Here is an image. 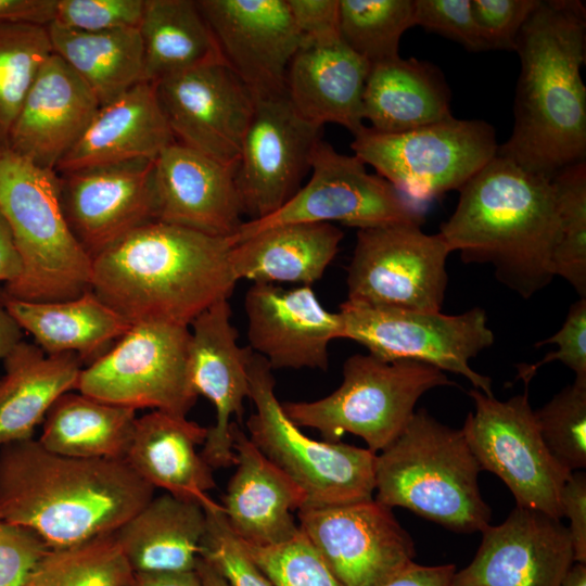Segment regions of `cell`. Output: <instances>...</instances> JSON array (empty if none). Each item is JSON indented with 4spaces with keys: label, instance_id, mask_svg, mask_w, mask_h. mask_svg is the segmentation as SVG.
<instances>
[{
    "label": "cell",
    "instance_id": "e0dca14e",
    "mask_svg": "<svg viewBox=\"0 0 586 586\" xmlns=\"http://www.w3.org/2000/svg\"><path fill=\"white\" fill-rule=\"evenodd\" d=\"M154 84L177 142L219 162L238 163L256 100L224 60Z\"/></svg>",
    "mask_w": 586,
    "mask_h": 586
},
{
    "label": "cell",
    "instance_id": "8fae6325",
    "mask_svg": "<svg viewBox=\"0 0 586 586\" xmlns=\"http://www.w3.org/2000/svg\"><path fill=\"white\" fill-rule=\"evenodd\" d=\"M344 339L385 360H415L460 374L486 395L492 380L470 367V360L494 343L485 310L458 315L372 307L345 301L340 306Z\"/></svg>",
    "mask_w": 586,
    "mask_h": 586
},
{
    "label": "cell",
    "instance_id": "83f0119b",
    "mask_svg": "<svg viewBox=\"0 0 586 586\" xmlns=\"http://www.w3.org/2000/svg\"><path fill=\"white\" fill-rule=\"evenodd\" d=\"M207 432L187 417L152 410L137 418L125 461L155 489L214 506L207 495L216 487L213 469L196 450Z\"/></svg>",
    "mask_w": 586,
    "mask_h": 586
},
{
    "label": "cell",
    "instance_id": "74e56055",
    "mask_svg": "<svg viewBox=\"0 0 586 586\" xmlns=\"http://www.w3.org/2000/svg\"><path fill=\"white\" fill-rule=\"evenodd\" d=\"M413 26V0H340V38L370 65L398 58Z\"/></svg>",
    "mask_w": 586,
    "mask_h": 586
},
{
    "label": "cell",
    "instance_id": "9a60e30c",
    "mask_svg": "<svg viewBox=\"0 0 586 586\" xmlns=\"http://www.w3.org/2000/svg\"><path fill=\"white\" fill-rule=\"evenodd\" d=\"M298 527L342 586H382L413 562L416 550L392 509L370 499L297 511Z\"/></svg>",
    "mask_w": 586,
    "mask_h": 586
},
{
    "label": "cell",
    "instance_id": "681fc988",
    "mask_svg": "<svg viewBox=\"0 0 586 586\" xmlns=\"http://www.w3.org/2000/svg\"><path fill=\"white\" fill-rule=\"evenodd\" d=\"M293 21L306 42L340 38V0H286Z\"/></svg>",
    "mask_w": 586,
    "mask_h": 586
},
{
    "label": "cell",
    "instance_id": "b9f144b4",
    "mask_svg": "<svg viewBox=\"0 0 586 586\" xmlns=\"http://www.w3.org/2000/svg\"><path fill=\"white\" fill-rule=\"evenodd\" d=\"M244 545L275 586H342L301 530L276 546Z\"/></svg>",
    "mask_w": 586,
    "mask_h": 586
},
{
    "label": "cell",
    "instance_id": "9f6ffc18",
    "mask_svg": "<svg viewBox=\"0 0 586 586\" xmlns=\"http://www.w3.org/2000/svg\"><path fill=\"white\" fill-rule=\"evenodd\" d=\"M22 341V328L14 318L0 306V359Z\"/></svg>",
    "mask_w": 586,
    "mask_h": 586
},
{
    "label": "cell",
    "instance_id": "603a6c76",
    "mask_svg": "<svg viewBox=\"0 0 586 586\" xmlns=\"http://www.w3.org/2000/svg\"><path fill=\"white\" fill-rule=\"evenodd\" d=\"M237 167L177 141L169 144L154 160V220L230 238L243 222Z\"/></svg>",
    "mask_w": 586,
    "mask_h": 586
},
{
    "label": "cell",
    "instance_id": "60d3db41",
    "mask_svg": "<svg viewBox=\"0 0 586 586\" xmlns=\"http://www.w3.org/2000/svg\"><path fill=\"white\" fill-rule=\"evenodd\" d=\"M540 436L568 472L586 467V381L574 380L534 411Z\"/></svg>",
    "mask_w": 586,
    "mask_h": 586
},
{
    "label": "cell",
    "instance_id": "44dd1931",
    "mask_svg": "<svg viewBox=\"0 0 586 586\" xmlns=\"http://www.w3.org/2000/svg\"><path fill=\"white\" fill-rule=\"evenodd\" d=\"M231 308L222 300L192 322L188 348L189 379L198 396L213 404L216 419L208 428L200 451L214 469L235 466L230 434L232 417L242 421L243 403L249 397V364L253 351L238 344V331L230 321Z\"/></svg>",
    "mask_w": 586,
    "mask_h": 586
},
{
    "label": "cell",
    "instance_id": "816d5d0a",
    "mask_svg": "<svg viewBox=\"0 0 586 586\" xmlns=\"http://www.w3.org/2000/svg\"><path fill=\"white\" fill-rule=\"evenodd\" d=\"M56 0H0V23L48 26L54 21Z\"/></svg>",
    "mask_w": 586,
    "mask_h": 586
},
{
    "label": "cell",
    "instance_id": "6da1fadb",
    "mask_svg": "<svg viewBox=\"0 0 586 586\" xmlns=\"http://www.w3.org/2000/svg\"><path fill=\"white\" fill-rule=\"evenodd\" d=\"M509 139L497 154L552 178L586 157V10L578 0H540L522 27Z\"/></svg>",
    "mask_w": 586,
    "mask_h": 586
},
{
    "label": "cell",
    "instance_id": "91938a15",
    "mask_svg": "<svg viewBox=\"0 0 586 586\" xmlns=\"http://www.w3.org/2000/svg\"><path fill=\"white\" fill-rule=\"evenodd\" d=\"M21 586H31V584L29 583V581H28V578H27L26 582H25L23 585H21Z\"/></svg>",
    "mask_w": 586,
    "mask_h": 586
},
{
    "label": "cell",
    "instance_id": "6f0895ef",
    "mask_svg": "<svg viewBox=\"0 0 586 586\" xmlns=\"http://www.w3.org/2000/svg\"><path fill=\"white\" fill-rule=\"evenodd\" d=\"M202 586H229L218 572L201 557L195 568Z\"/></svg>",
    "mask_w": 586,
    "mask_h": 586
},
{
    "label": "cell",
    "instance_id": "5b68a950",
    "mask_svg": "<svg viewBox=\"0 0 586 586\" xmlns=\"http://www.w3.org/2000/svg\"><path fill=\"white\" fill-rule=\"evenodd\" d=\"M480 471L462 431L419 409L375 456L374 500L458 533L482 531L491 509L481 495Z\"/></svg>",
    "mask_w": 586,
    "mask_h": 586
},
{
    "label": "cell",
    "instance_id": "2e32d148",
    "mask_svg": "<svg viewBox=\"0 0 586 586\" xmlns=\"http://www.w3.org/2000/svg\"><path fill=\"white\" fill-rule=\"evenodd\" d=\"M321 130L295 112L286 94L256 100L235 175L243 215L264 218L298 191Z\"/></svg>",
    "mask_w": 586,
    "mask_h": 586
},
{
    "label": "cell",
    "instance_id": "e575fe53",
    "mask_svg": "<svg viewBox=\"0 0 586 586\" xmlns=\"http://www.w3.org/2000/svg\"><path fill=\"white\" fill-rule=\"evenodd\" d=\"M136 411L71 391L48 411L38 441L47 450L63 456L125 460Z\"/></svg>",
    "mask_w": 586,
    "mask_h": 586
},
{
    "label": "cell",
    "instance_id": "7c38bea8",
    "mask_svg": "<svg viewBox=\"0 0 586 586\" xmlns=\"http://www.w3.org/2000/svg\"><path fill=\"white\" fill-rule=\"evenodd\" d=\"M308 182L278 211L243 221L229 239L235 245L271 227L293 222H340L358 229L400 222L422 225L425 207L412 203L390 182L368 173L355 155L320 140L310 160Z\"/></svg>",
    "mask_w": 586,
    "mask_h": 586
},
{
    "label": "cell",
    "instance_id": "f35d334b",
    "mask_svg": "<svg viewBox=\"0 0 586 586\" xmlns=\"http://www.w3.org/2000/svg\"><path fill=\"white\" fill-rule=\"evenodd\" d=\"M53 53L47 26L0 23V148L38 72Z\"/></svg>",
    "mask_w": 586,
    "mask_h": 586
},
{
    "label": "cell",
    "instance_id": "c3c4849f",
    "mask_svg": "<svg viewBox=\"0 0 586 586\" xmlns=\"http://www.w3.org/2000/svg\"><path fill=\"white\" fill-rule=\"evenodd\" d=\"M50 548L33 531L0 519V586H21Z\"/></svg>",
    "mask_w": 586,
    "mask_h": 586
},
{
    "label": "cell",
    "instance_id": "ba28073f",
    "mask_svg": "<svg viewBox=\"0 0 586 586\" xmlns=\"http://www.w3.org/2000/svg\"><path fill=\"white\" fill-rule=\"evenodd\" d=\"M271 370L264 357L253 353L249 364V398L256 411L246 422L250 441L303 489L305 506L373 499L377 454L305 435L283 411L275 394Z\"/></svg>",
    "mask_w": 586,
    "mask_h": 586
},
{
    "label": "cell",
    "instance_id": "277c9868",
    "mask_svg": "<svg viewBox=\"0 0 586 586\" xmlns=\"http://www.w3.org/2000/svg\"><path fill=\"white\" fill-rule=\"evenodd\" d=\"M440 234L462 262L488 264L527 300L555 278L559 220L551 178L496 155L459 190Z\"/></svg>",
    "mask_w": 586,
    "mask_h": 586
},
{
    "label": "cell",
    "instance_id": "7a4b0ae2",
    "mask_svg": "<svg viewBox=\"0 0 586 586\" xmlns=\"http://www.w3.org/2000/svg\"><path fill=\"white\" fill-rule=\"evenodd\" d=\"M154 492L125 460L63 456L34 438L0 448V519L50 549L115 533Z\"/></svg>",
    "mask_w": 586,
    "mask_h": 586
},
{
    "label": "cell",
    "instance_id": "9c48e42d",
    "mask_svg": "<svg viewBox=\"0 0 586 586\" xmlns=\"http://www.w3.org/2000/svg\"><path fill=\"white\" fill-rule=\"evenodd\" d=\"M498 146L491 124L454 116L395 133L364 126L351 144L364 164L423 207L459 190L497 155Z\"/></svg>",
    "mask_w": 586,
    "mask_h": 586
},
{
    "label": "cell",
    "instance_id": "ac0fdd59",
    "mask_svg": "<svg viewBox=\"0 0 586 586\" xmlns=\"http://www.w3.org/2000/svg\"><path fill=\"white\" fill-rule=\"evenodd\" d=\"M227 65L255 100L286 94L290 63L302 43L286 0H199Z\"/></svg>",
    "mask_w": 586,
    "mask_h": 586
},
{
    "label": "cell",
    "instance_id": "ee69618b",
    "mask_svg": "<svg viewBox=\"0 0 586 586\" xmlns=\"http://www.w3.org/2000/svg\"><path fill=\"white\" fill-rule=\"evenodd\" d=\"M144 0H56L54 23L88 33L139 27Z\"/></svg>",
    "mask_w": 586,
    "mask_h": 586
},
{
    "label": "cell",
    "instance_id": "f6af8a7d",
    "mask_svg": "<svg viewBox=\"0 0 586 586\" xmlns=\"http://www.w3.org/2000/svg\"><path fill=\"white\" fill-rule=\"evenodd\" d=\"M415 26L436 33L469 51L488 50L475 23L471 0H413Z\"/></svg>",
    "mask_w": 586,
    "mask_h": 586
},
{
    "label": "cell",
    "instance_id": "f907efd6",
    "mask_svg": "<svg viewBox=\"0 0 586 586\" xmlns=\"http://www.w3.org/2000/svg\"><path fill=\"white\" fill-rule=\"evenodd\" d=\"M562 517L570 521L568 527L575 562L586 563V474L572 472L560 496Z\"/></svg>",
    "mask_w": 586,
    "mask_h": 586
},
{
    "label": "cell",
    "instance_id": "5bb4252c",
    "mask_svg": "<svg viewBox=\"0 0 586 586\" xmlns=\"http://www.w3.org/2000/svg\"><path fill=\"white\" fill-rule=\"evenodd\" d=\"M450 250L437 232L400 222L358 229L347 267L351 303L411 311H441Z\"/></svg>",
    "mask_w": 586,
    "mask_h": 586
},
{
    "label": "cell",
    "instance_id": "f1b7e54d",
    "mask_svg": "<svg viewBox=\"0 0 586 586\" xmlns=\"http://www.w3.org/2000/svg\"><path fill=\"white\" fill-rule=\"evenodd\" d=\"M342 238L343 232L329 222L271 227L231 246V270L237 281L311 286L334 259Z\"/></svg>",
    "mask_w": 586,
    "mask_h": 586
},
{
    "label": "cell",
    "instance_id": "8992f818",
    "mask_svg": "<svg viewBox=\"0 0 586 586\" xmlns=\"http://www.w3.org/2000/svg\"><path fill=\"white\" fill-rule=\"evenodd\" d=\"M0 212L22 259L21 276L0 288L28 302H59L91 289L92 258L72 232L59 175L0 148Z\"/></svg>",
    "mask_w": 586,
    "mask_h": 586
},
{
    "label": "cell",
    "instance_id": "7bdbcfd3",
    "mask_svg": "<svg viewBox=\"0 0 586 586\" xmlns=\"http://www.w3.org/2000/svg\"><path fill=\"white\" fill-rule=\"evenodd\" d=\"M205 531L200 557L211 564L229 586H275L231 531L220 504L204 508Z\"/></svg>",
    "mask_w": 586,
    "mask_h": 586
},
{
    "label": "cell",
    "instance_id": "836d02e7",
    "mask_svg": "<svg viewBox=\"0 0 586 586\" xmlns=\"http://www.w3.org/2000/svg\"><path fill=\"white\" fill-rule=\"evenodd\" d=\"M47 29L53 53L86 82L101 106L145 81L139 28L88 33L52 22Z\"/></svg>",
    "mask_w": 586,
    "mask_h": 586
},
{
    "label": "cell",
    "instance_id": "11a10c76",
    "mask_svg": "<svg viewBox=\"0 0 586 586\" xmlns=\"http://www.w3.org/2000/svg\"><path fill=\"white\" fill-rule=\"evenodd\" d=\"M132 586H202L196 570L167 573H135Z\"/></svg>",
    "mask_w": 586,
    "mask_h": 586
},
{
    "label": "cell",
    "instance_id": "f5cc1de1",
    "mask_svg": "<svg viewBox=\"0 0 586 586\" xmlns=\"http://www.w3.org/2000/svg\"><path fill=\"white\" fill-rule=\"evenodd\" d=\"M454 564L421 565L415 561L382 586H453Z\"/></svg>",
    "mask_w": 586,
    "mask_h": 586
},
{
    "label": "cell",
    "instance_id": "ffe728a7",
    "mask_svg": "<svg viewBox=\"0 0 586 586\" xmlns=\"http://www.w3.org/2000/svg\"><path fill=\"white\" fill-rule=\"evenodd\" d=\"M153 168L135 160L58 173L66 221L91 258L155 219Z\"/></svg>",
    "mask_w": 586,
    "mask_h": 586
},
{
    "label": "cell",
    "instance_id": "30bf717a",
    "mask_svg": "<svg viewBox=\"0 0 586 586\" xmlns=\"http://www.w3.org/2000/svg\"><path fill=\"white\" fill-rule=\"evenodd\" d=\"M189 327L163 321L130 326L82 368L76 390L98 400L187 417L198 399L188 371Z\"/></svg>",
    "mask_w": 586,
    "mask_h": 586
},
{
    "label": "cell",
    "instance_id": "8d00e7d4",
    "mask_svg": "<svg viewBox=\"0 0 586 586\" xmlns=\"http://www.w3.org/2000/svg\"><path fill=\"white\" fill-rule=\"evenodd\" d=\"M133 574L113 533L50 549L28 581L31 586H132Z\"/></svg>",
    "mask_w": 586,
    "mask_h": 586
},
{
    "label": "cell",
    "instance_id": "bcb514c9",
    "mask_svg": "<svg viewBox=\"0 0 586 586\" xmlns=\"http://www.w3.org/2000/svg\"><path fill=\"white\" fill-rule=\"evenodd\" d=\"M547 344H556L558 349L533 365H518V379L530 383L538 368L559 360L574 372L575 380L586 381V297L572 304L561 328L536 345Z\"/></svg>",
    "mask_w": 586,
    "mask_h": 586
},
{
    "label": "cell",
    "instance_id": "d6a6232c",
    "mask_svg": "<svg viewBox=\"0 0 586 586\" xmlns=\"http://www.w3.org/2000/svg\"><path fill=\"white\" fill-rule=\"evenodd\" d=\"M0 377V448L33 438L59 397L76 390L82 369L75 354H46L37 344L21 341L3 358Z\"/></svg>",
    "mask_w": 586,
    "mask_h": 586
},
{
    "label": "cell",
    "instance_id": "d4e9b609",
    "mask_svg": "<svg viewBox=\"0 0 586 586\" xmlns=\"http://www.w3.org/2000/svg\"><path fill=\"white\" fill-rule=\"evenodd\" d=\"M230 434L237 469L222 496V511L231 531L245 544L270 547L298 532L293 512L306 505L303 489L250 441L238 421Z\"/></svg>",
    "mask_w": 586,
    "mask_h": 586
},
{
    "label": "cell",
    "instance_id": "7dc6e473",
    "mask_svg": "<svg viewBox=\"0 0 586 586\" xmlns=\"http://www.w3.org/2000/svg\"><path fill=\"white\" fill-rule=\"evenodd\" d=\"M540 0H471L472 13L488 50L514 51L517 38Z\"/></svg>",
    "mask_w": 586,
    "mask_h": 586
},
{
    "label": "cell",
    "instance_id": "7402d4cb",
    "mask_svg": "<svg viewBox=\"0 0 586 586\" xmlns=\"http://www.w3.org/2000/svg\"><path fill=\"white\" fill-rule=\"evenodd\" d=\"M249 347L271 369L327 370L329 344L342 337L340 313L328 311L309 285L253 283L245 295Z\"/></svg>",
    "mask_w": 586,
    "mask_h": 586
},
{
    "label": "cell",
    "instance_id": "52a82bcc",
    "mask_svg": "<svg viewBox=\"0 0 586 586\" xmlns=\"http://www.w3.org/2000/svg\"><path fill=\"white\" fill-rule=\"evenodd\" d=\"M454 384L428 364L356 354L345 360L342 384L333 393L314 402H288L282 408L297 426L318 430L323 441L341 442L349 433L377 454L406 428L424 393Z\"/></svg>",
    "mask_w": 586,
    "mask_h": 586
},
{
    "label": "cell",
    "instance_id": "1f68e13d",
    "mask_svg": "<svg viewBox=\"0 0 586 586\" xmlns=\"http://www.w3.org/2000/svg\"><path fill=\"white\" fill-rule=\"evenodd\" d=\"M451 93L432 63L400 56L370 67L362 117L379 132H403L453 116Z\"/></svg>",
    "mask_w": 586,
    "mask_h": 586
},
{
    "label": "cell",
    "instance_id": "484cf974",
    "mask_svg": "<svg viewBox=\"0 0 586 586\" xmlns=\"http://www.w3.org/2000/svg\"><path fill=\"white\" fill-rule=\"evenodd\" d=\"M371 65L341 39L302 41L286 75V95L306 122L348 129L353 136L364 125L362 94Z\"/></svg>",
    "mask_w": 586,
    "mask_h": 586
},
{
    "label": "cell",
    "instance_id": "d590c367",
    "mask_svg": "<svg viewBox=\"0 0 586 586\" xmlns=\"http://www.w3.org/2000/svg\"><path fill=\"white\" fill-rule=\"evenodd\" d=\"M138 28L145 81L224 60L196 1L144 0Z\"/></svg>",
    "mask_w": 586,
    "mask_h": 586
},
{
    "label": "cell",
    "instance_id": "4dcf8cb0",
    "mask_svg": "<svg viewBox=\"0 0 586 586\" xmlns=\"http://www.w3.org/2000/svg\"><path fill=\"white\" fill-rule=\"evenodd\" d=\"M204 508L165 493L153 497L115 533L133 573L193 571L205 531Z\"/></svg>",
    "mask_w": 586,
    "mask_h": 586
},
{
    "label": "cell",
    "instance_id": "680465c9",
    "mask_svg": "<svg viewBox=\"0 0 586 586\" xmlns=\"http://www.w3.org/2000/svg\"><path fill=\"white\" fill-rule=\"evenodd\" d=\"M560 586H586V563L574 562Z\"/></svg>",
    "mask_w": 586,
    "mask_h": 586
},
{
    "label": "cell",
    "instance_id": "4fadbf2b",
    "mask_svg": "<svg viewBox=\"0 0 586 586\" xmlns=\"http://www.w3.org/2000/svg\"><path fill=\"white\" fill-rule=\"evenodd\" d=\"M523 394L501 402L473 388L474 411L461 429L481 470L497 475L512 493L517 506L562 518L560 496L571 474L545 446L528 399Z\"/></svg>",
    "mask_w": 586,
    "mask_h": 586
},
{
    "label": "cell",
    "instance_id": "ab89813d",
    "mask_svg": "<svg viewBox=\"0 0 586 586\" xmlns=\"http://www.w3.org/2000/svg\"><path fill=\"white\" fill-rule=\"evenodd\" d=\"M551 181L559 220L553 275L586 297V161L563 168Z\"/></svg>",
    "mask_w": 586,
    "mask_h": 586
},
{
    "label": "cell",
    "instance_id": "d6986e66",
    "mask_svg": "<svg viewBox=\"0 0 586 586\" xmlns=\"http://www.w3.org/2000/svg\"><path fill=\"white\" fill-rule=\"evenodd\" d=\"M473 560L453 586H560L575 562L560 520L515 506L499 525H487Z\"/></svg>",
    "mask_w": 586,
    "mask_h": 586
},
{
    "label": "cell",
    "instance_id": "f546056e",
    "mask_svg": "<svg viewBox=\"0 0 586 586\" xmlns=\"http://www.w3.org/2000/svg\"><path fill=\"white\" fill-rule=\"evenodd\" d=\"M0 306L48 355L75 354L89 364L105 353L130 323L90 289L76 298L28 302L0 289Z\"/></svg>",
    "mask_w": 586,
    "mask_h": 586
},
{
    "label": "cell",
    "instance_id": "4316f807",
    "mask_svg": "<svg viewBox=\"0 0 586 586\" xmlns=\"http://www.w3.org/2000/svg\"><path fill=\"white\" fill-rule=\"evenodd\" d=\"M176 142L158 102L154 82L142 81L100 106L90 125L55 171L154 161Z\"/></svg>",
    "mask_w": 586,
    "mask_h": 586
},
{
    "label": "cell",
    "instance_id": "3957f363",
    "mask_svg": "<svg viewBox=\"0 0 586 586\" xmlns=\"http://www.w3.org/2000/svg\"><path fill=\"white\" fill-rule=\"evenodd\" d=\"M228 238L148 221L92 258L91 290L130 324L189 327L238 282Z\"/></svg>",
    "mask_w": 586,
    "mask_h": 586
},
{
    "label": "cell",
    "instance_id": "cb8c5ba5",
    "mask_svg": "<svg viewBox=\"0 0 586 586\" xmlns=\"http://www.w3.org/2000/svg\"><path fill=\"white\" fill-rule=\"evenodd\" d=\"M100 106L86 82L52 53L23 101L7 148L37 166L55 170Z\"/></svg>",
    "mask_w": 586,
    "mask_h": 586
},
{
    "label": "cell",
    "instance_id": "db71d44e",
    "mask_svg": "<svg viewBox=\"0 0 586 586\" xmlns=\"http://www.w3.org/2000/svg\"><path fill=\"white\" fill-rule=\"evenodd\" d=\"M22 272V259L11 228L0 212V282L15 281Z\"/></svg>",
    "mask_w": 586,
    "mask_h": 586
}]
</instances>
